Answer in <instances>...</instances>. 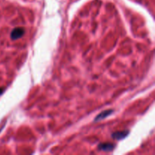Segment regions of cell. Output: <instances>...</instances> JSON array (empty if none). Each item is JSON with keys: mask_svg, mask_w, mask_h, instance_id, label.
<instances>
[{"mask_svg": "<svg viewBox=\"0 0 155 155\" xmlns=\"http://www.w3.org/2000/svg\"><path fill=\"white\" fill-rule=\"evenodd\" d=\"M112 113H113V110H104V111L101 112V114H99L96 117V118H95V121H98L100 120L104 119V118H106L107 117L110 116Z\"/></svg>", "mask_w": 155, "mask_h": 155, "instance_id": "cell-4", "label": "cell"}, {"mask_svg": "<svg viewBox=\"0 0 155 155\" xmlns=\"http://www.w3.org/2000/svg\"><path fill=\"white\" fill-rule=\"evenodd\" d=\"M115 145H113L111 143H104V144H100L98 145V148L101 151H112V150L114 148Z\"/></svg>", "mask_w": 155, "mask_h": 155, "instance_id": "cell-3", "label": "cell"}, {"mask_svg": "<svg viewBox=\"0 0 155 155\" xmlns=\"http://www.w3.org/2000/svg\"><path fill=\"white\" fill-rule=\"evenodd\" d=\"M25 33V30L23 27H17L12 30L11 33V38L12 39H18L21 38Z\"/></svg>", "mask_w": 155, "mask_h": 155, "instance_id": "cell-1", "label": "cell"}, {"mask_svg": "<svg viewBox=\"0 0 155 155\" xmlns=\"http://www.w3.org/2000/svg\"><path fill=\"white\" fill-rule=\"evenodd\" d=\"M129 135V131H121V132H116L112 134L113 139H117V140H121L124 139Z\"/></svg>", "mask_w": 155, "mask_h": 155, "instance_id": "cell-2", "label": "cell"}, {"mask_svg": "<svg viewBox=\"0 0 155 155\" xmlns=\"http://www.w3.org/2000/svg\"><path fill=\"white\" fill-rule=\"evenodd\" d=\"M3 92V89H2V88H0V95H1L2 93Z\"/></svg>", "mask_w": 155, "mask_h": 155, "instance_id": "cell-5", "label": "cell"}]
</instances>
